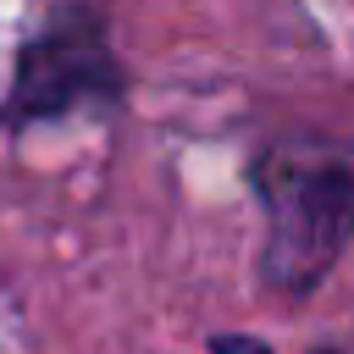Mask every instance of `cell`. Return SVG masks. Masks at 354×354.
Masks as SVG:
<instances>
[{
  "mask_svg": "<svg viewBox=\"0 0 354 354\" xmlns=\"http://www.w3.org/2000/svg\"><path fill=\"white\" fill-rule=\"evenodd\" d=\"M216 354H271V348H260L249 337H216Z\"/></svg>",
  "mask_w": 354,
  "mask_h": 354,
  "instance_id": "cell-3",
  "label": "cell"
},
{
  "mask_svg": "<svg viewBox=\"0 0 354 354\" xmlns=\"http://www.w3.org/2000/svg\"><path fill=\"white\" fill-rule=\"evenodd\" d=\"M116 83H122V72H116L111 50L100 44V33L88 22H55V28H44L22 50V66H17V88H11L6 116L11 122L61 116L72 105L111 100Z\"/></svg>",
  "mask_w": 354,
  "mask_h": 354,
  "instance_id": "cell-2",
  "label": "cell"
},
{
  "mask_svg": "<svg viewBox=\"0 0 354 354\" xmlns=\"http://www.w3.org/2000/svg\"><path fill=\"white\" fill-rule=\"evenodd\" d=\"M260 199L271 216L266 271L277 288H310L354 238V149L282 144L260 160Z\"/></svg>",
  "mask_w": 354,
  "mask_h": 354,
  "instance_id": "cell-1",
  "label": "cell"
}]
</instances>
